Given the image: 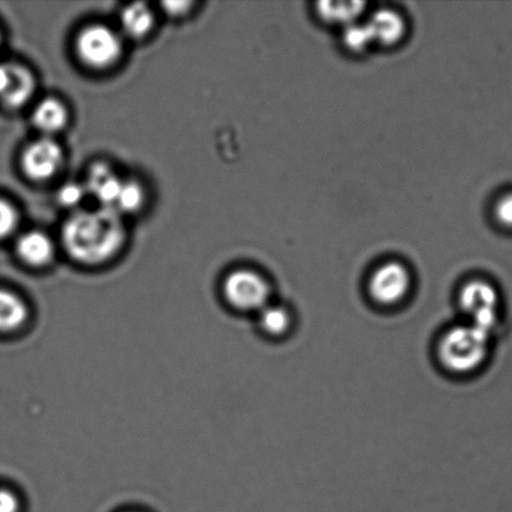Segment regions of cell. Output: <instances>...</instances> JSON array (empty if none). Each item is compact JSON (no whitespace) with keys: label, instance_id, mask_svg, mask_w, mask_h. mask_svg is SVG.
<instances>
[{"label":"cell","instance_id":"obj_17","mask_svg":"<svg viewBox=\"0 0 512 512\" xmlns=\"http://www.w3.org/2000/svg\"><path fill=\"white\" fill-rule=\"evenodd\" d=\"M144 203V190L138 183L123 182L115 210L119 214L137 212Z\"/></svg>","mask_w":512,"mask_h":512},{"label":"cell","instance_id":"obj_4","mask_svg":"<svg viewBox=\"0 0 512 512\" xmlns=\"http://www.w3.org/2000/svg\"><path fill=\"white\" fill-rule=\"evenodd\" d=\"M75 50L84 65L92 69H108L118 63L123 53L119 35L105 25L94 24L79 33Z\"/></svg>","mask_w":512,"mask_h":512},{"label":"cell","instance_id":"obj_12","mask_svg":"<svg viewBox=\"0 0 512 512\" xmlns=\"http://www.w3.org/2000/svg\"><path fill=\"white\" fill-rule=\"evenodd\" d=\"M33 123L40 132L49 135L58 133L68 123L67 109L57 99H44L34 110Z\"/></svg>","mask_w":512,"mask_h":512},{"label":"cell","instance_id":"obj_25","mask_svg":"<svg viewBox=\"0 0 512 512\" xmlns=\"http://www.w3.org/2000/svg\"><path fill=\"white\" fill-rule=\"evenodd\" d=\"M0 43H2V37H0Z\"/></svg>","mask_w":512,"mask_h":512},{"label":"cell","instance_id":"obj_21","mask_svg":"<svg viewBox=\"0 0 512 512\" xmlns=\"http://www.w3.org/2000/svg\"><path fill=\"white\" fill-rule=\"evenodd\" d=\"M495 218L505 228L512 229V193L505 194L495 205Z\"/></svg>","mask_w":512,"mask_h":512},{"label":"cell","instance_id":"obj_9","mask_svg":"<svg viewBox=\"0 0 512 512\" xmlns=\"http://www.w3.org/2000/svg\"><path fill=\"white\" fill-rule=\"evenodd\" d=\"M374 40V44L394 45L404 38L406 24L403 17L395 10L380 9L373 14L369 22L366 23Z\"/></svg>","mask_w":512,"mask_h":512},{"label":"cell","instance_id":"obj_11","mask_svg":"<svg viewBox=\"0 0 512 512\" xmlns=\"http://www.w3.org/2000/svg\"><path fill=\"white\" fill-rule=\"evenodd\" d=\"M54 245L47 235L40 232L24 234L17 243V254L25 264L44 266L52 261Z\"/></svg>","mask_w":512,"mask_h":512},{"label":"cell","instance_id":"obj_8","mask_svg":"<svg viewBox=\"0 0 512 512\" xmlns=\"http://www.w3.org/2000/svg\"><path fill=\"white\" fill-rule=\"evenodd\" d=\"M122 184L123 180H120L107 164L97 163L89 170L85 189L97 198L100 208L115 210Z\"/></svg>","mask_w":512,"mask_h":512},{"label":"cell","instance_id":"obj_16","mask_svg":"<svg viewBox=\"0 0 512 512\" xmlns=\"http://www.w3.org/2000/svg\"><path fill=\"white\" fill-rule=\"evenodd\" d=\"M261 330L270 336H283L293 326V315L288 308L278 304H268L259 311Z\"/></svg>","mask_w":512,"mask_h":512},{"label":"cell","instance_id":"obj_5","mask_svg":"<svg viewBox=\"0 0 512 512\" xmlns=\"http://www.w3.org/2000/svg\"><path fill=\"white\" fill-rule=\"evenodd\" d=\"M411 285L413 278L408 266L399 261H388L371 274L368 290L370 298L376 304L389 308L403 303L408 298Z\"/></svg>","mask_w":512,"mask_h":512},{"label":"cell","instance_id":"obj_22","mask_svg":"<svg viewBox=\"0 0 512 512\" xmlns=\"http://www.w3.org/2000/svg\"><path fill=\"white\" fill-rule=\"evenodd\" d=\"M19 501L12 491L0 489V512H18Z\"/></svg>","mask_w":512,"mask_h":512},{"label":"cell","instance_id":"obj_3","mask_svg":"<svg viewBox=\"0 0 512 512\" xmlns=\"http://www.w3.org/2000/svg\"><path fill=\"white\" fill-rule=\"evenodd\" d=\"M461 311L468 316V323L493 333L500 319V295L488 280L466 281L459 293Z\"/></svg>","mask_w":512,"mask_h":512},{"label":"cell","instance_id":"obj_13","mask_svg":"<svg viewBox=\"0 0 512 512\" xmlns=\"http://www.w3.org/2000/svg\"><path fill=\"white\" fill-rule=\"evenodd\" d=\"M364 8L363 2H320L316 5V13L324 22L344 25L346 28L356 23Z\"/></svg>","mask_w":512,"mask_h":512},{"label":"cell","instance_id":"obj_1","mask_svg":"<svg viewBox=\"0 0 512 512\" xmlns=\"http://www.w3.org/2000/svg\"><path fill=\"white\" fill-rule=\"evenodd\" d=\"M62 239L69 256L87 265L112 259L125 240V228L117 210H80L63 225Z\"/></svg>","mask_w":512,"mask_h":512},{"label":"cell","instance_id":"obj_18","mask_svg":"<svg viewBox=\"0 0 512 512\" xmlns=\"http://www.w3.org/2000/svg\"><path fill=\"white\" fill-rule=\"evenodd\" d=\"M343 40L345 47L354 53H364L374 44L368 25L354 23L344 30Z\"/></svg>","mask_w":512,"mask_h":512},{"label":"cell","instance_id":"obj_2","mask_svg":"<svg viewBox=\"0 0 512 512\" xmlns=\"http://www.w3.org/2000/svg\"><path fill=\"white\" fill-rule=\"evenodd\" d=\"M491 333L470 323L445 331L438 344V358L445 370L468 375L481 368L490 351Z\"/></svg>","mask_w":512,"mask_h":512},{"label":"cell","instance_id":"obj_19","mask_svg":"<svg viewBox=\"0 0 512 512\" xmlns=\"http://www.w3.org/2000/svg\"><path fill=\"white\" fill-rule=\"evenodd\" d=\"M19 217L12 204L0 199V240L8 238L17 229Z\"/></svg>","mask_w":512,"mask_h":512},{"label":"cell","instance_id":"obj_7","mask_svg":"<svg viewBox=\"0 0 512 512\" xmlns=\"http://www.w3.org/2000/svg\"><path fill=\"white\" fill-rule=\"evenodd\" d=\"M63 150L53 139L43 138L27 147L22 154V169L29 179L44 182L59 172Z\"/></svg>","mask_w":512,"mask_h":512},{"label":"cell","instance_id":"obj_23","mask_svg":"<svg viewBox=\"0 0 512 512\" xmlns=\"http://www.w3.org/2000/svg\"><path fill=\"white\" fill-rule=\"evenodd\" d=\"M163 5L165 10L172 15H183L188 12L190 7H192V3L189 2H168Z\"/></svg>","mask_w":512,"mask_h":512},{"label":"cell","instance_id":"obj_14","mask_svg":"<svg viewBox=\"0 0 512 512\" xmlns=\"http://www.w3.org/2000/svg\"><path fill=\"white\" fill-rule=\"evenodd\" d=\"M28 318L27 306L12 291L0 289V331H13Z\"/></svg>","mask_w":512,"mask_h":512},{"label":"cell","instance_id":"obj_6","mask_svg":"<svg viewBox=\"0 0 512 512\" xmlns=\"http://www.w3.org/2000/svg\"><path fill=\"white\" fill-rule=\"evenodd\" d=\"M271 289L268 281L256 271H233L224 281V295L234 308L260 311L270 304Z\"/></svg>","mask_w":512,"mask_h":512},{"label":"cell","instance_id":"obj_20","mask_svg":"<svg viewBox=\"0 0 512 512\" xmlns=\"http://www.w3.org/2000/svg\"><path fill=\"white\" fill-rule=\"evenodd\" d=\"M85 194H87V189L82 185L68 183L59 189L58 200L63 207L73 209L83 202Z\"/></svg>","mask_w":512,"mask_h":512},{"label":"cell","instance_id":"obj_10","mask_svg":"<svg viewBox=\"0 0 512 512\" xmlns=\"http://www.w3.org/2000/svg\"><path fill=\"white\" fill-rule=\"evenodd\" d=\"M35 90L33 74L20 65H10V82L0 102L8 109H18L32 99Z\"/></svg>","mask_w":512,"mask_h":512},{"label":"cell","instance_id":"obj_24","mask_svg":"<svg viewBox=\"0 0 512 512\" xmlns=\"http://www.w3.org/2000/svg\"><path fill=\"white\" fill-rule=\"evenodd\" d=\"M10 82V65L0 64V98L7 90Z\"/></svg>","mask_w":512,"mask_h":512},{"label":"cell","instance_id":"obj_15","mask_svg":"<svg viewBox=\"0 0 512 512\" xmlns=\"http://www.w3.org/2000/svg\"><path fill=\"white\" fill-rule=\"evenodd\" d=\"M120 23L130 38H143L153 28L154 17L147 5L135 3L128 5L120 15Z\"/></svg>","mask_w":512,"mask_h":512}]
</instances>
